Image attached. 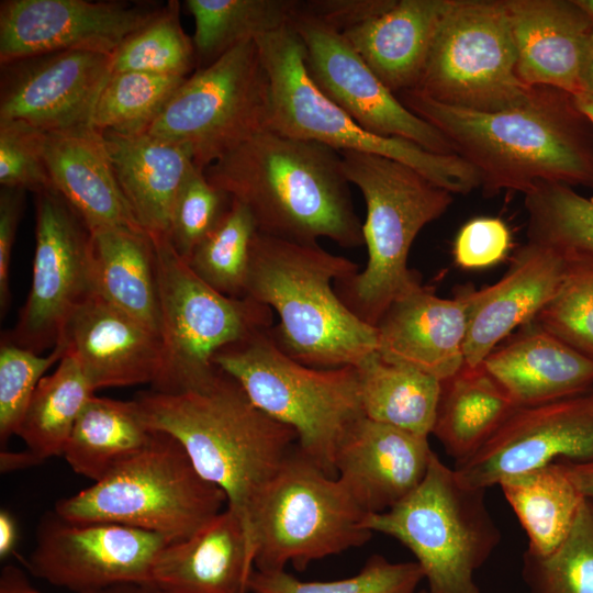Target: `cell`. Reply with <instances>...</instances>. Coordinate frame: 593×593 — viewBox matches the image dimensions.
Returning a JSON list of instances; mask_svg holds the SVG:
<instances>
[{
	"mask_svg": "<svg viewBox=\"0 0 593 593\" xmlns=\"http://www.w3.org/2000/svg\"><path fill=\"white\" fill-rule=\"evenodd\" d=\"M269 115V79L248 38L189 76L146 133L184 147L204 170L268 128Z\"/></svg>",
	"mask_w": 593,
	"mask_h": 593,
	"instance_id": "obj_12",
	"label": "cell"
},
{
	"mask_svg": "<svg viewBox=\"0 0 593 593\" xmlns=\"http://www.w3.org/2000/svg\"><path fill=\"white\" fill-rule=\"evenodd\" d=\"M424 574L416 561L390 562L371 556L358 574L335 581H301L286 571L254 570L249 579L251 593H415Z\"/></svg>",
	"mask_w": 593,
	"mask_h": 593,
	"instance_id": "obj_42",
	"label": "cell"
},
{
	"mask_svg": "<svg viewBox=\"0 0 593 593\" xmlns=\"http://www.w3.org/2000/svg\"><path fill=\"white\" fill-rule=\"evenodd\" d=\"M94 392L75 357L65 351L55 371L38 382L18 436L43 460L63 456L75 423Z\"/></svg>",
	"mask_w": 593,
	"mask_h": 593,
	"instance_id": "obj_35",
	"label": "cell"
},
{
	"mask_svg": "<svg viewBox=\"0 0 593 593\" xmlns=\"http://www.w3.org/2000/svg\"><path fill=\"white\" fill-rule=\"evenodd\" d=\"M454 0H395L387 11L342 34L394 93L414 90Z\"/></svg>",
	"mask_w": 593,
	"mask_h": 593,
	"instance_id": "obj_29",
	"label": "cell"
},
{
	"mask_svg": "<svg viewBox=\"0 0 593 593\" xmlns=\"http://www.w3.org/2000/svg\"><path fill=\"white\" fill-rule=\"evenodd\" d=\"M516 407L538 405L593 388V360L534 322L483 360Z\"/></svg>",
	"mask_w": 593,
	"mask_h": 593,
	"instance_id": "obj_27",
	"label": "cell"
},
{
	"mask_svg": "<svg viewBox=\"0 0 593 593\" xmlns=\"http://www.w3.org/2000/svg\"><path fill=\"white\" fill-rule=\"evenodd\" d=\"M271 329L223 348L213 363L236 380L258 409L295 432L302 454L337 478L339 446L365 417L358 369L303 365L278 346Z\"/></svg>",
	"mask_w": 593,
	"mask_h": 593,
	"instance_id": "obj_6",
	"label": "cell"
},
{
	"mask_svg": "<svg viewBox=\"0 0 593 593\" xmlns=\"http://www.w3.org/2000/svg\"><path fill=\"white\" fill-rule=\"evenodd\" d=\"M30 292L4 338L40 354L60 339L70 317L92 293L90 232L55 190L36 193V231Z\"/></svg>",
	"mask_w": 593,
	"mask_h": 593,
	"instance_id": "obj_15",
	"label": "cell"
},
{
	"mask_svg": "<svg viewBox=\"0 0 593 593\" xmlns=\"http://www.w3.org/2000/svg\"><path fill=\"white\" fill-rule=\"evenodd\" d=\"M593 459V388L551 402L515 407L493 436L455 466L460 483L486 490L508 475L557 461Z\"/></svg>",
	"mask_w": 593,
	"mask_h": 593,
	"instance_id": "obj_17",
	"label": "cell"
},
{
	"mask_svg": "<svg viewBox=\"0 0 593 593\" xmlns=\"http://www.w3.org/2000/svg\"><path fill=\"white\" fill-rule=\"evenodd\" d=\"M66 351L58 340L52 351L42 357L37 353L2 338L0 345V440L1 445L18 435L20 425L44 373Z\"/></svg>",
	"mask_w": 593,
	"mask_h": 593,
	"instance_id": "obj_44",
	"label": "cell"
},
{
	"mask_svg": "<svg viewBox=\"0 0 593 593\" xmlns=\"http://www.w3.org/2000/svg\"><path fill=\"white\" fill-rule=\"evenodd\" d=\"M88 270L92 293L160 336L155 248L146 232H90Z\"/></svg>",
	"mask_w": 593,
	"mask_h": 593,
	"instance_id": "obj_30",
	"label": "cell"
},
{
	"mask_svg": "<svg viewBox=\"0 0 593 593\" xmlns=\"http://www.w3.org/2000/svg\"><path fill=\"white\" fill-rule=\"evenodd\" d=\"M579 93L593 96V27L584 45L579 76Z\"/></svg>",
	"mask_w": 593,
	"mask_h": 593,
	"instance_id": "obj_54",
	"label": "cell"
},
{
	"mask_svg": "<svg viewBox=\"0 0 593 593\" xmlns=\"http://www.w3.org/2000/svg\"><path fill=\"white\" fill-rule=\"evenodd\" d=\"M120 189L142 228L169 237L175 201L198 168L182 146L148 133L102 132Z\"/></svg>",
	"mask_w": 593,
	"mask_h": 593,
	"instance_id": "obj_28",
	"label": "cell"
},
{
	"mask_svg": "<svg viewBox=\"0 0 593 593\" xmlns=\"http://www.w3.org/2000/svg\"><path fill=\"white\" fill-rule=\"evenodd\" d=\"M566 253L564 280L532 322L593 360V254Z\"/></svg>",
	"mask_w": 593,
	"mask_h": 593,
	"instance_id": "obj_43",
	"label": "cell"
},
{
	"mask_svg": "<svg viewBox=\"0 0 593 593\" xmlns=\"http://www.w3.org/2000/svg\"><path fill=\"white\" fill-rule=\"evenodd\" d=\"M153 435L134 400L93 394L75 423L63 457L74 472L97 482L143 450Z\"/></svg>",
	"mask_w": 593,
	"mask_h": 593,
	"instance_id": "obj_32",
	"label": "cell"
},
{
	"mask_svg": "<svg viewBox=\"0 0 593 593\" xmlns=\"http://www.w3.org/2000/svg\"><path fill=\"white\" fill-rule=\"evenodd\" d=\"M346 179L366 204L362 224L368 259L362 270L335 282L343 303L374 326L390 304L421 282L407 266L419 232L439 219L454 194L415 168L380 155L339 152Z\"/></svg>",
	"mask_w": 593,
	"mask_h": 593,
	"instance_id": "obj_5",
	"label": "cell"
},
{
	"mask_svg": "<svg viewBox=\"0 0 593 593\" xmlns=\"http://www.w3.org/2000/svg\"><path fill=\"white\" fill-rule=\"evenodd\" d=\"M579 109L585 114L593 126V96L585 93L574 94Z\"/></svg>",
	"mask_w": 593,
	"mask_h": 593,
	"instance_id": "obj_55",
	"label": "cell"
},
{
	"mask_svg": "<svg viewBox=\"0 0 593 593\" xmlns=\"http://www.w3.org/2000/svg\"><path fill=\"white\" fill-rule=\"evenodd\" d=\"M567 269L566 251L527 240L497 282L461 293L467 307L465 363L481 365L513 331L532 322L557 294Z\"/></svg>",
	"mask_w": 593,
	"mask_h": 593,
	"instance_id": "obj_20",
	"label": "cell"
},
{
	"mask_svg": "<svg viewBox=\"0 0 593 593\" xmlns=\"http://www.w3.org/2000/svg\"><path fill=\"white\" fill-rule=\"evenodd\" d=\"M584 497L593 500V459L588 461H561Z\"/></svg>",
	"mask_w": 593,
	"mask_h": 593,
	"instance_id": "obj_52",
	"label": "cell"
},
{
	"mask_svg": "<svg viewBox=\"0 0 593 593\" xmlns=\"http://www.w3.org/2000/svg\"><path fill=\"white\" fill-rule=\"evenodd\" d=\"M145 425L184 448L198 473L219 486L238 517L251 552V525L270 481L298 445L295 432L258 409L240 384L217 368L204 383L134 399Z\"/></svg>",
	"mask_w": 593,
	"mask_h": 593,
	"instance_id": "obj_2",
	"label": "cell"
},
{
	"mask_svg": "<svg viewBox=\"0 0 593 593\" xmlns=\"http://www.w3.org/2000/svg\"><path fill=\"white\" fill-rule=\"evenodd\" d=\"M396 97L477 170L485 198L525 194L538 182L593 191V126L573 93L535 86L524 102L499 112L446 105L415 90Z\"/></svg>",
	"mask_w": 593,
	"mask_h": 593,
	"instance_id": "obj_1",
	"label": "cell"
},
{
	"mask_svg": "<svg viewBox=\"0 0 593 593\" xmlns=\"http://www.w3.org/2000/svg\"><path fill=\"white\" fill-rule=\"evenodd\" d=\"M153 593H158V592L153 591Z\"/></svg>",
	"mask_w": 593,
	"mask_h": 593,
	"instance_id": "obj_58",
	"label": "cell"
},
{
	"mask_svg": "<svg viewBox=\"0 0 593 593\" xmlns=\"http://www.w3.org/2000/svg\"><path fill=\"white\" fill-rule=\"evenodd\" d=\"M516 406L483 365H463L441 381L432 434L458 466L472 457Z\"/></svg>",
	"mask_w": 593,
	"mask_h": 593,
	"instance_id": "obj_31",
	"label": "cell"
},
{
	"mask_svg": "<svg viewBox=\"0 0 593 593\" xmlns=\"http://www.w3.org/2000/svg\"><path fill=\"white\" fill-rule=\"evenodd\" d=\"M418 593H427V591H426V590H422V591H419Z\"/></svg>",
	"mask_w": 593,
	"mask_h": 593,
	"instance_id": "obj_57",
	"label": "cell"
},
{
	"mask_svg": "<svg viewBox=\"0 0 593 593\" xmlns=\"http://www.w3.org/2000/svg\"><path fill=\"white\" fill-rule=\"evenodd\" d=\"M171 538L120 524L43 517L35 547L24 559L29 571L75 593L118 586L150 590V571Z\"/></svg>",
	"mask_w": 593,
	"mask_h": 593,
	"instance_id": "obj_14",
	"label": "cell"
},
{
	"mask_svg": "<svg viewBox=\"0 0 593 593\" xmlns=\"http://www.w3.org/2000/svg\"><path fill=\"white\" fill-rule=\"evenodd\" d=\"M367 418L429 437L441 381L417 369L385 361L378 351L357 366Z\"/></svg>",
	"mask_w": 593,
	"mask_h": 593,
	"instance_id": "obj_34",
	"label": "cell"
},
{
	"mask_svg": "<svg viewBox=\"0 0 593 593\" xmlns=\"http://www.w3.org/2000/svg\"><path fill=\"white\" fill-rule=\"evenodd\" d=\"M433 452L428 437L365 416L339 446L336 474L367 514L382 513L421 484Z\"/></svg>",
	"mask_w": 593,
	"mask_h": 593,
	"instance_id": "obj_22",
	"label": "cell"
},
{
	"mask_svg": "<svg viewBox=\"0 0 593 593\" xmlns=\"http://www.w3.org/2000/svg\"><path fill=\"white\" fill-rule=\"evenodd\" d=\"M522 573L529 593H593V500L584 497L553 551L524 552Z\"/></svg>",
	"mask_w": 593,
	"mask_h": 593,
	"instance_id": "obj_40",
	"label": "cell"
},
{
	"mask_svg": "<svg viewBox=\"0 0 593 593\" xmlns=\"http://www.w3.org/2000/svg\"><path fill=\"white\" fill-rule=\"evenodd\" d=\"M158 11L116 1H1L0 63L63 51L113 55Z\"/></svg>",
	"mask_w": 593,
	"mask_h": 593,
	"instance_id": "obj_19",
	"label": "cell"
},
{
	"mask_svg": "<svg viewBox=\"0 0 593 593\" xmlns=\"http://www.w3.org/2000/svg\"><path fill=\"white\" fill-rule=\"evenodd\" d=\"M112 75V55L63 51L1 65L0 121L23 122L44 133L91 125Z\"/></svg>",
	"mask_w": 593,
	"mask_h": 593,
	"instance_id": "obj_18",
	"label": "cell"
},
{
	"mask_svg": "<svg viewBox=\"0 0 593 593\" xmlns=\"http://www.w3.org/2000/svg\"><path fill=\"white\" fill-rule=\"evenodd\" d=\"M368 514L338 478L296 445L261 495L251 525L254 570L299 571L311 561L359 547L371 536Z\"/></svg>",
	"mask_w": 593,
	"mask_h": 593,
	"instance_id": "obj_10",
	"label": "cell"
},
{
	"mask_svg": "<svg viewBox=\"0 0 593 593\" xmlns=\"http://www.w3.org/2000/svg\"><path fill=\"white\" fill-rule=\"evenodd\" d=\"M376 329L378 353L388 362L439 381L465 365L467 307L462 294L440 298L418 282L390 304Z\"/></svg>",
	"mask_w": 593,
	"mask_h": 593,
	"instance_id": "obj_23",
	"label": "cell"
},
{
	"mask_svg": "<svg viewBox=\"0 0 593 593\" xmlns=\"http://www.w3.org/2000/svg\"><path fill=\"white\" fill-rule=\"evenodd\" d=\"M94 391L157 380L160 336L91 293L74 312L61 337Z\"/></svg>",
	"mask_w": 593,
	"mask_h": 593,
	"instance_id": "obj_21",
	"label": "cell"
},
{
	"mask_svg": "<svg viewBox=\"0 0 593 593\" xmlns=\"http://www.w3.org/2000/svg\"><path fill=\"white\" fill-rule=\"evenodd\" d=\"M527 240L593 254V200L572 187L538 182L524 194Z\"/></svg>",
	"mask_w": 593,
	"mask_h": 593,
	"instance_id": "obj_39",
	"label": "cell"
},
{
	"mask_svg": "<svg viewBox=\"0 0 593 593\" xmlns=\"http://www.w3.org/2000/svg\"><path fill=\"white\" fill-rule=\"evenodd\" d=\"M580 2L593 15V0H580Z\"/></svg>",
	"mask_w": 593,
	"mask_h": 593,
	"instance_id": "obj_56",
	"label": "cell"
},
{
	"mask_svg": "<svg viewBox=\"0 0 593 593\" xmlns=\"http://www.w3.org/2000/svg\"><path fill=\"white\" fill-rule=\"evenodd\" d=\"M299 0H187L197 61L205 67L238 43L291 25Z\"/></svg>",
	"mask_w": 593,
	"mask_h": 593,
	"instance_id": "obj_36",
	"label": "cell"
},
{
	"mask_svg": "<svg viewBox=\"0 0 593 593\" xmlns=\"http://www.w3.org/2000/svg\"><path fill=\"white\" fill-rule=\"evenodd\" d=\"M254 563L238 517L226 506L190 537L157 555L150 590L158 593H247Z\"/></svg>",
	"mask_w": 593,
	"mask_h": 593,
	"instance_id": "obj_26",
	"label": "cell"
},
{
	"mask_svg": "<svg viewBox=\"0 0 593 593\" xmlns=\"http://www.w3.org/2000/svg\"><path fill=\"white\" fill-rule=\"evenodd\" d=\"M415 91L475 112L512 109L528 97L516 69L505 0H454Z\"/></svg>",
	"mask_w": 593,
	"mask_h": 593,
	"instance_id": "obj_13",
	"label": "cell"
},
{
	"mask_svg": "<svg viewBox=\"0 0 593 593\" xmlns=\"http://www.w3.org/2000/svg\"><path fill=\"white\" fill-rule=\"evenodd\" d=\"M497 485L527 535L526 550L539 556L561 544L584 500L561 461L505 477Z\"/></svg>",
	"mask_w": 593,
	"mask_h": 593,
	"instance_id": "obj_33",
	"label": "cell"
},
{
	"mask_svg": "<svg viewBox=\"0 0 593 593\" xmlns=\"http://www.w3.org/2000/svg\"><path fill=\"white\" fill-rule=\"evenodd\" d=\"M251 213L257 232L298 243L363 245L339 152L266 128L204 169Z\"/></svg>",
	"mask_w": 593,
	"mask_h": 593,
	"instance_id": "obj_3",
	"label": "cell"
},
{
	"mask_svg": "<svg viewBox=\"0 0 593 593\" xmlns=\"http://www.w3.org/2000/svg\"><path fill=\"white\" fill-rule=\"evenodd\" d=\"M517 75L528 87L579 93V76L593 15L580 0H505Z\"/></svg>",
	"mask_w": 593,
	"mask_h": 593,
	"instance_id": "obj_24",
	"label": "cell"
},
{
	"mask_svg": "<svg viewBox=\"0 0 593 593\" xmlns=\"http://www.w3.org/2000/svg\"><path fill=\"white\" fill-rule=\"evenodd\" d=\"M291 26L302 42L312 81L362 128L413 142L436 154H455L447 137L410 111L340 32L299 12Z\"/></svg>",
	"mask_w": 593,
	"mask_h": 593,
	"instance_id": "obj_16",
	"label": "cell"
},
{
	"mask_svg": "<svg viewBox=\"0 0 593 593\" xmlns=\"http://www.w3.org/2000/svg\"><path fill=\"white\" fill-rule=\"evenodd\" d=\"M152 239L163 345V366L152 390L179 392L215 374L213 358L220 350L271 328L273 312L248 296L220 293L195 275L169 237Z\"/></svg>",
	"mask_w": 593,
	"mask_h": 593,
	"instance_id": "obj_11",
	"label": "cell"
},
{
	"mask_svg": "<svg viewBox=\"0 0 593 593\" xmlns=\"http://www.w3.org/2000/svg\"><path fill=\"white\" fill-rule=\"evenodd\" d=\"M231 198L197 168L181 188L171 213L169 238L177 253L189 259L194 248L217 224Z\"/></svg>",
	"mask_w": 593,
	"mask_h": 593,
	"instance_id": "obj_45",
	"label": "cell"
},
{
	"mask_svg": "<svg viewBox=\"0 0 593 593\" xmlns=\"http://www.w3.org/2000/svg\"><path fill=\"white\" fill-rule=\"evenodd\" d=\"M43 461L42 458L29 449L24 451L2 450L0 454V469L2 473L25 469L40 465Z\"/></svg>",
	"mask_w": 593,
	"mask_h": 593,
	"instance_id": "obj_53",
	"label": "cell"
},
{
	"mask_svg": "<svg viewBox=\"0 0 593 593\" xmlns=\"http://www.w3.org/2000/svg\"><path fill=\"white\" fill-rule=\"evenodd\" d=\"M512 235L499 217L479 216L462 225L456 235L452 254L463 269H483L496 265L508 254Z\"/></svg>",
	"mask_w": 593,
	"mask_h": 593,
	"instance_id": "obj_47",
	"label": "cell"
},
{
	"mask_svg": "<svg viewBox=\"0 0 593 593\" xmlns=\"http://www.w3.org/2000/svg\"><path fill=\"white\" fill-rule=\"evenodd\" d=\"M395 0H305L299 13L343 33L387 11Z\"/></svg>",
	"mask_w": 593,
	"mask_h": 593,
	"instance_id": "obj_48",
	"label": "cell"
},
{
	"mask_svg": "<svg viewBox=\"0 0 593 593\" xmlns=\"http://www.w3.org/2000/svg\"><path fill=\"white\" fill-rule=\"evenodd\" d=\"M359 271L351 259L317 243H298L256 233L246 295L276 312L278 346L315 368L359 366L378 351V336L340 300L335 282Z\"/></svg>",
	"mask_w": 593,
	"mask_h": 593,
	"instance_id": "obj_4",
	"label": "cell"
},
{
	"mask_svg": "<svg viewBox=\"0 0 593 593\" xmlns=\"http://www.w3.org/2000/svg\"><path fill=\"white\" fill-rule=\"evenodd\" d=\"M257 227L250 211L232 199L228 208L187 260L195 275L220 293L244 298Z\"/></svg>",
	"mask_w": 593,
	"mask_h": 593,
	"instance_id": "obj_37",
	"label": "cell"
},
{
	"mask_svg": "<svg viewBox=\"0 0 593 593\" xmlns=\"http://www.w3.org/2000/svg\"><path fill=\"white\" fill-rule=\"evenodd\" d=\"M484 495L485 490L460 483L455 469L433 452L421 484L391 508L368 514L363 525L414 555L427 593H480L474 572L501 541Z\"/></svg>",
	"mask_w": 593,
	"mask_h": 593,
	"instance_id": "obj_8",
	"label": "cell"
},
{
	"mask_svg": "<svg viewBox=\"0 0 593 593\" xmlns=\"http://www.w3.org/2000/svg\"><path fill=\"white\" fill-rule=\"evenodd\" d=\"M45 134L23 122L0 121L2 188L35 193L53 189L44 155Z\"/></svg>",
	"mask_w": 593,
	"mask_h": 593,
	"instance_id": "obj_46",
	"label": "cell"
},
{
	"mask_svg": "<svg viewBox=\"0 0 593 593\" xmlns=\"http://www.w3.org/2000/svg\"><path fill=\"white\" fill-rule=\"evenodd\" d=\"M197 61L193 41L179 20V3L170 1L112 55V74L139 71L188 77Z\"/></svg>",
	"mask_w": 593,
	"mask_h": 593,
	"instance_id": "obj_41",
	"label": "cell"
},
{
	"mask_svg": "<svg viewBox=\"0 0 593 593\" xmlns=\"http://www.w3.org/2000/svg\"><path fill=\"white\" fill-rule=\"evenodd\" d=\"M18 524L7 510L0 511V558L3 560L15 552L18 544Z\"/></svg>",
	"mask_w": 593,
	"mask_h": 593,
	"instance_id": "obj_51",
	"label": "cell"
},
{
	"mask_svg": "<svg viewBox=\"0 0 593 593\" xmlns=\"http://www.w3.org/2000/svg\"><path fill=\"white\" fill-rule=\"evenodd\" d=\"M0 593H44L31 584L25 573L15 566H5L0 575ZM83 593H153V590L142 586H118L94 592Z\"/></svg>",
	"mask_w": 593,
	"mask_h": 593,
	"instance_id": "obj_50",
	"label": "cell"
},
{
	"mask_svg": "<svg viewBox=\"0 0 593 593\" xmlns=\"http://www.w3.org/2000/svg\"><path fill=\"white\" fill-rule=\"evenodd\" d=\"M255 42L270 85L269 130L337 152L369 153L401 161L452 194L480 188L477 170L458 155L436 154L413 142L362 128L312 81L302 42L291 25L257 36Z\"/></svg>",
	"mask_w": 593,
	"mask_h": 593,
	"instance_id": "obj_9",
	"label": "cell"
},
{
	"mask_svg": "<svg viewBox=\"0 0 593 593\" xmlns=\"http://www.w3.org/2000/svg\"><path fill=\"white\" fill-rule=\"evenodd\" d=\"M44 155L53 189L89 232L109 227L144 231L120 189L102 132L85 125L46 133Z\"/></svg>",
	"mask_w": 593,
	"mask_h": 593,
	"instance_id": "obj_25",
	"label": "cell"
},
{
	"mask_svg": "<svg viewBox=\"0 0 593 593\" xmlns=\"http://www.w3.org/2000/svg\"><path fill=\"white\" fill-rule=\"evenodd\" d=\"M227 506L225 493L204 480L182 445L154 432L136 456L71 496L54 512L78 523L120 524L175 540L190 537Z\"/></svg>",
	"mask_w": 593,
	"mask_h": 593,
	"instance_id": "obj_7",
	"label": "cell"
},
{
	"mask_svg": "<svg viewBox=\"0 0 593 593\" xmlns=\"http://www.w3.org/2000/svg\"><path fill=\"white\" fill-rule=\"evenodd\" d=\"M188 77L139 71L112 74L100 93L91 125L100 132L145 133Z\"/></svg>",
	"mask_w": 593,
	"mask_h": 593,
	"instance_id": "obj_38",
	"label": "cell"
},
{
	"mask_svg": "<svg viewBox=\"0 0 593 593\" xmlns=\"http://www.w3.org/2000/svg\"><path fill=\"white\" fill-rule=\"evenodd\" d=\"M23 190L2 188L0 192V307L5 312L10 301L9 270L12 247L21 217Z\"/></svg>",
	"mask_w": 593,
	"mask_h": 593,
	"instance_id": "obj_49",
	"label": "cell"
}]
</instances>
